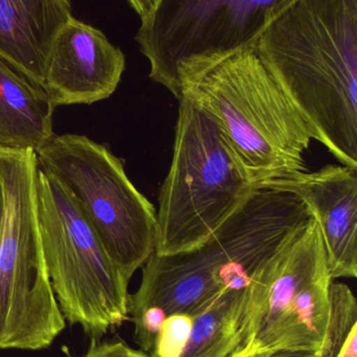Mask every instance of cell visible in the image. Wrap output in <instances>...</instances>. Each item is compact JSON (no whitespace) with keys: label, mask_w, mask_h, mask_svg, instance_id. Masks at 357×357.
I'll return each mask as SVG.
<instances>
[{"label":"cell","mask_w":357,"mask_h":357,"mask_svg":"<svg viewBox=\"0 0 357 357\" xmlns=\"http://www.w3.org/2000/svg\"><path fill=\"white\" fill-rule=\"evenodd\" d=\"M4 218V193L2 188L1 181H0V235H1L2 225Z\"/></svg>","instance_id":"20"},{"label":"cell","mask_w":357,"mask_h":357,"mask_svg":"<svg viewBox=\"0 0 357 357\" xmlns=\"http://www.w3.org/2000/svg\"><path fill=\"white\" fill-rule=\"evenodd\" d=\"M254 48L314 139L357 169V0H298Z\"/></svg>","instance_id":"1"},{"label":"cell","mask_w":357,"mask_h":357,"mask_svg":"<svg viewBox=\"0 0 357 357\" xmlns=\"http://www.w3.org/2000/svg\"><path fill=\"white\" fill-rule=\"evenodd\" d=\"M37 171L35 151L0 146V349H46L66 326L40 243Z\"/></svg>","instance_id":"5"},{"label":"cell","mask_w":357,"mask_h":357,"mask_svg":"<svg viewBox=\"0 0 357 357\" xmlns=\"http://www.w3.org/2000/svg\"><path fill=\"white\" fill-rule=\"evenodd\" d=\"M173 157L161 185L155 254L203 245L257 187L245 178L216 123L180 98Z\"/></svg>","instance_id":"4"},{"label":"cell","mask_w":357,"mask_h":357,"mask_svg":"<svg viewBox=\"0 0 357 357\" xmlns=\"http://www.w3.org/2000/svg\"><path fill=\"white\" fill-rule=\"evenodd\" d=\"M258 187L284 191L299 197L318 222L331 279L357 276V169L326 165Z\"/></svg>","instance_id":"11"},{"label":"cell","mask_w":357,"mask_h":357,"mask_svg":"<svg viewBox=\"0 0 357 357\" xmlns=\"http://www.w3.org/2000/svg\"><path fill=\"white\" fill-rule=\"evenodd\" d=\"M54 109L43 88L0 58V146L37 153L56 135Z\"/></svg>","instance_id":"13"},{"label":"cell","mask_w":357,"mask_h":357,"mask_svg":"<svg viewBox=\"0 0 357 357\" xmlns=\"http://www.w3.org/2000/svg\"><path fill=\"white\" fill-rule=\"evenodd\" d=\"M194 317L176 314L168 317L157 335L151 357H180L190 337Z\"/></svg>","instance_id":"15"},{"label":"cell","mask_w":357,"mask_h":357,"mask_svg":"<svg viewBox=\"0 0 357 357\" xmlns=\"http://www.w3.org/2000/svg\"><path fill=\"white\" fill-rule=\"evenodd\" d=\"M249 287L224 296L194 317L180 357H236L249 333Z\"/></svg>","instance_id":"14"},{"label":"cell","mask_w":357,"mask_h":357,"mask_svg":"<svg viewBox=\"0 0 357 357\" xmlns=\"http://www.w3.org/2000/svg\"><path fill=\"white\" fill-rule=\"evenodd\" d=\"M251 357H264V354H258V356H254Z\"/></svg>","instance_id":"21"},{"label":"cell","mask_w":357,"mask_h":357,"mask_svg":"<svg viewBox=\"0 0 357 357\" xmlns=\"http://www.w3.org/2000/svg\"><path fill=\"white\" fill-rule=\"evenodd\" d=\"M82 357H151L148 352L133 349L124 342H106L92 340L89 349Z\"/></svg>","instance_id":"16"},{"label":"cell","mask_w":357,"mask_h":357,"mask_svg":"<svg viewBox=\"0 0 357 357\" xmlns=\"http://www.w3.org/2000/svg\"><path fill=\"white\" fill-rule=\"evenodd\" d=\"M298 0H159L136 42L149 77L180 98L184 73L255 47L266 27Z\"/></svg>","instance_id":"9"},{"label":"cell","mask_w":357,"mask_h":357,"mask_svg":"<svg viewBox=\"0 0 357 357\" xmlns=\"http://www.w3.org/2000/svg\"><path fill=\"white\" fill-rule=\"evenodd\" d=\"M178 85L216 123L253 186L307 172L312 132L255 48L184 73Z\"/></svg>","instance_id":"3"},{"label":"cell","mask_w":357,"mask_h":357,"mask_svg":"<svg viewBox=\"0 0 357 357\" xmlns=\"http://www.w3.org/2000/svg\"><path fill=\"white\" fill-rule=\"evenodd\" d=\"M335 357H357V327L352 329L349 337Z\"/></svg>","instance_id":"19"},{"label":"cell","mask_w":357,"mask_h":357,"mask_svg":"<svg viewBox=\"0 0 357 357\" xmlns=\"http://www.w3.org/2000/svg\"><path fill=\"white\" fill-rule=\"evenodd\" d=\"M130 6L138 13L140 20L148 17L159 4V0H128Z\"/></svg>","instance_id":"18"},{"label":"cell","mask_w":357,"mask_h":357,"mask_svg":"<svg viewBox=\"0 0 357 357\" xmlns=\"http://www.w3.org/2000/svg\"><path fill=\"white\" fill-rule=\"evenodd\" d=\"M123 52L92 25L71 17L57 33L45 65L44 91L54 108L92 105L115 93L125 70Z\"/></svg>","instance_id":"10"},{"label":"cell","mask_w":357,"mask_h":357,"mask_svg":"<svg viewBox=\"0 0 357 357\" xmlns=\"http://www.w3.org/2000/svg\"><path fill=\"white\" fill-rule=\"evenodd\" d=\"M337 352L328 346H321L319 350H279L264 354V357H335Z\"/></svg>","instance_id":"17"},{"label":"cell","mask_w":357,"mask_h":357,"mask_svg":"<svg viewBox=\"0 0 357 357\" xmlns=\"http://www.w3.org/2000/svg\"><path fill=\"white\" fill-rule=\"evenodd\" d=\"M71 0H0V58L44 89L46 60Z\"/></svg>","instance_id":"12"},{"label":"cell","mask_w":357,"mask_h":357,"mask_svg":"<svg viewBox=\"0 0 357 357\" xmlns=\"http://www.w3.org/2000/svg\"><path fill=\"white\" fill-rule=\"evenodd\" d=\"M38 167L71 193L126 280L154 253L156 211L128 178L122 159L78 134L54 135Z\"/></svg>","instance_id":"7"},{"label":"cell","mask_w":357,"mask_h":357,"mask_svg":"<svg viewBox=\"0 0 357 357\" xmlns=\"http://www.w3.org/2000/svg\"><path fill=\"white\" fill-rule=\"evenodd\" d=\"M333 282L318 222L312 220L277 251L249 287V333L236 357L319 350Z\"/></svg>","instance_id":"8"},{"label":"cell","mask_w":357,"mask_h":357,"mask_svg":"<svg viewBox=\"0 0 357 357\" xmlns=\"http://www.w3.org/2000/svg\"><path fill=\"white\" fill-rule=\"evenodd\" d=\"M38 230L50 283L65 321L94 341L129 320V282L60 182L38 167Z\"/></svg>","instance_id":"6"},{"label":"cell","mask_w":357,"mask_h":357,"mask_svg":"<svg viewBox=\"0 0 357 357\" xmlns=\"http://www.w3.org/2000/svg\"><path fill=\"white\" fill-rule=\"evenodd\" d=\"M312 215L291 193L257 187L203 245L153 253L129 295L128 316L152 310L197 316L224 296L247 289L258 271Z\"/></svg>","instance_id":"2"}]
</instances>
